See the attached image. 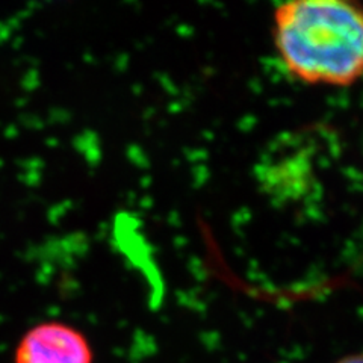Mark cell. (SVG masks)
<instances>
[{
	"label": "cell",
	"instance_id": "cell-3",
	"mask_svg": "<svg viewBox=\"0 0 363 363\" xmlns=\"http://www.w3.org/2000/svg\"><path fill=\"white\" fill-rule=\"evenodd\" d=\"M336 363H363V350L359 351V353H353L339 359Z\"/></svg>",
	"mask_w": 363,
	"mask_h": 363
},
{
	"label": "cell",
	"instance_id": "cell-1",
	"mask_svg": "<svg viewBox=\"0 0 363 363\" xmlns=\"http://www.w3.org/2000/svg\"><path fill=\"white\" fill-rule=\"evenodd\" d=\"M272 41L295 81L351 86L363 79V6L347 0H292L272 13Z\"/></svg>",
	"mask_w": 363,
	"mask_h": 363
},
{
	"label": "cell",
	"instance_id": "cell-2",
	"mask_svg": "<svg viewBox=\"0 0 363 363\" xmlns=\"http://www.w3.org/2000/svg\"><path fill=\"white\" fill-rule=\"evenodd\" d=\"M14 363H94V350L84 332L62 321L32 325L18 340Z\"/></svg>",
	"mask_w": 363,
	"mask_h": 363
}]
</instances>
